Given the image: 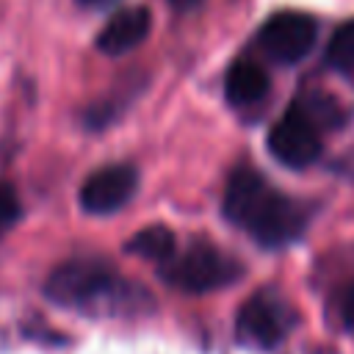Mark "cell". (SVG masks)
<instances>
[{
    "label": "cell",
    "mask_w": 354,
    "mask_h": 354,
    "mask_svg": "<svg viewBox=\"0 0 354 354\" xmlns=\"http://www.w3.org/2000/svg\"><path fill=\"white\" fill-rule=\"evenodd\" d=\"M343 321L348 329H354V282L351 288L346 290V299H343Z\"/></svg>",
    "instance_id": "13"
},
{
    "label": "cell",
    "mask_w": 354,
    "mask_h": 354,
    "mask_svg": "<svg viewBox=\"0 0 354 354\" xmlns=\"http://www.w3.org/2000/svg\"><path fill=\"white\" fill-rule=\"evenodd\" d=\"M293 324H296V310L277 290H257L238 310V335H241V340H246L252 346H260V348L279 346L288 337V332L293 329Z\"/></svg>",
    "instance_id": "4"
},
{
    "label": "cell",
    "mask_w": 354,
    "mask_h": 354,
    "mask_svg": "<svg viewBox=\"0 0 354 354\" xmlns=\"http://www.w3.org/2000/svg\"><path fill=\"white\" fill-rule=\"evenodd\" d=\"M326 61L337 72H354V19L343 22L332 33L326 44Z\"/></svg>",
    "instance_id": "11"
},
{
    "label": "cell",
    "mask_w": 354,
    "mask_h": 354,
    "mask_svg": "<svg viewBox=\"0 0 354 354\" xmlns=\"http://www.w3.org/2000/svg\"><path fill=\"white\" fill-rule=\"evenodd\" d=\"M268 75L260 64L254 61H235L224 77V94L230 100V105L235 108H246L260 102L268 94Z\"/></svg>",
    "instance_id": "9"
},
{
    "label": "cell",
    "mask_w": 354,
    "mask_h": 354,
    "mask_svg": "<svg viewBox=\"0 0 354 354\" xmlns=\"http://www.w3.org/2000/svg\"><path fill=\"white\" fill-rule=\"evenodd\" d=\"M127 252H133L136 257H144V260H155V263H166L174 252H177V241H174V232L163 224H152V227H144L138 230L127 243H124Z\"/></svg>",
    "instance_id": "10"
},
{
    "label": "cell",
    "mask_w": 354,
    "mask_h": 354,
    "mask_svg": "<svg viewBox=\"0 0 354 354\" xmlns=\"http://www.w3.org/2000/svg\"><path fill=\"white\" fill-rule=\"evenodd\" d=\"M174 8H180V11H188V8H194V6H199L202 0H169Z\"/></svg>",
    "instance_id": "15"
},
{
    "label": "cell",
    "mask_w": 354,
    "mask_h": 354,
    "mask_svg": "<svg viewBox=\"0 0 354 354\" xmlns=\"http://www.w3.org/2000/svg\"><path fill=\"white\" fill-rule=\"evenodd\" d=\"M152 30V14L147 6H133V8H119L111 14V19L102 25L97 36V50L105 55H124L136 50Z\"/></svg>",
    "instance_id": "8"
},
{
    "label": "cell",
    "mask_w": 354,
    "mask_h": 354,
    "mask_svg": "<svg viewBox=\"0 0 354 354\" xmlns=\"http://www.w3.org/2000/svg\"><path fill=\"white\" fill-rule=\"evenodd\" d=\"M44 293L55 304L88 315H130L149 307V293L102 260H69L58 266Z\"/></svg>",
    "instance_id": "2"
},
{
    "label": "cell",
    "mask_w": 354,
    "mask_h": 354,
    "mask_svg": "<svg viewBox=\"0 0 354 354\" xmlns=\"http://www.w3.org/2000/svg\"><path fill=\"white\" fill-rule=\"evenodd\" d=\"M224 216L263 246H285L296 241L307 224L304 205L277 191L254 169H238L230 177Z\"/></svg>",
    "instance_id": "1"
},
{
    "label": "cell",
    "mask_w": 354,
    "mask_h": 354,
    "mask_svg": "<svg viewBox=\"0 0 354 354\" xmlns=\"http://www.w3.org/2000/svg\"><path fill=\"white\" fill-rule=\"evenodd\" d=\"M318 22L304 11H277L257 33L260 50L277 64H299L315 44Z\"/></svg>",
    "instance_id": "5"
},
{
    "label": "cell",
    "mask_w": 354,
    "mask_h": 354,
    "mask_svg": "<svg viewBox=\"0 0 354 354\" xmlns=\"http://www.w3.org/2000/svg\"><path fill=\"white\" fill-rule=\"evenodd\" d=\"M243 266L213 243H191L160 263V277L183 293H210L238 282Z\"/></svg>",
    "instance_id": "3"
},
{
    "label": "cell",
    "mask_w": 354,
    "mask_h": 354,
    "mask_svg": "<svg viewBox=\"0 0 354 354\" xmlns=\"http://www.w3.org/2000/svg\"><path fill=\"white\" fill-rule=\"evenodd\" d=\"M138 185V171L130 163H111L97 169L80 185V207L91 216L116 213L130 202Z\"/></svg>",
    "instance_id": "7"
},
{
    "label": "cell",
    "mask_w": 354,
    "mask_h": 354,
    "mask_svg": "<svg viewBox=\"0 0 354 354\" xmlns=\"http://www.w3.org/2000/svg\"><path fill=\"white\" fill-rule=\"evenodd\" d=\"M22 216V205L17 191L8 183H0V235H6Z\"/></svg>",
    "instance_id": "12"
},
{
    "label": "cell",
    "mask_w": 354,
    "mask_h": 354,
    "mask_svg": "<svg viewBox=\"0 0 354 354\" xmlns=\"http://www.w3.org/2000/svg\"><path fill=\"white\" fill-rule=\"evenodd\" d=\"M80 6H86V8H108L111 3H116V0H77Z\"/></svg>",
    "instance_id": "14"
},
{
    "label": "cell",
    "mask_w": 354,
    "mask_h": 354,
    "mask_svg": "<svg viewBox=\"0 0 354 354\" xmlns=\"http://www.w3.org/2000/svg\"><path fill=\"white\" fill-rule=\"evenodd\" d=\"M268 152L290 169H304L315 163L321 155L318 124L299 105H290L268 130Z\"/></svg>",
    "instance_id": "6"
}]
</instances>
